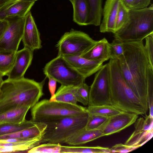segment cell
<instances>
[{
    "label": "cell",
    "mask_w": 153,
    "mask_h": 153,
    "mask_svg": "<svg viewBox=\"0 0 153 153\" xmlns=\"http://www.w3.org/2000/svg\"><path fill=\"white\" fill-rule=\"evenodd\" d=\"M124 52L117 59L126 82L141 103L148 108L147 73L149 65L143 40L123 42Z\"/></svg>",
    "instance_id": "6da1fadb"
},
{
    "label": "cell",
    "mask_w": 153,
    "mask_h": 153,
    "mask_svg": "<svg viewBox=\"0 0 153 153\" xmlns=\"http://www.w3.org/2000/svg\"><path fill=\"white\" fill-rule=\"evenodd\" d=\"M45 81L39 82L24 77L3 81L0 87V114L23 105L33 106L44 95Z\"/></svg>",
    "instance_id": "7a4b0ae2"
},
{
    "label": "cell",
    "mask_w": 153,
    "mask_h": 153,
    "mask_svg": "<svg viewBox=\"0 0 153 153\" xmlns=\"http://www.w3.org/2000/svg\"><path fill=\"white\" fill-rule=\"evenodd\" d=\"M109 66L111 105L125 112L138 115L147 111L127 83L121 71L118 60L110 58Z\"/></svg>",
    "instance_id": "3957f363"
},
{
    "label": "cell",
    "mask_w": 153,
    "mask_h": 153,
    "mask_svg": "<svg viewBox=\"0 0 153 153\" xmlns=\"http://www.w3.org/2000/svg\"><path fill=\"white\" fill-rule=\"evenodd\" d=\"M153 33V5L129 10L126 23L114 33L115 38L123 42L143 40Z\"/></svg>",
    "instance_id": "277c9868"
},
{
    "label": "cell",
    "mask_w": 153,
    "mask_h": 153,
    "mask_svg": "<svg viewBox=\"0 0 153 153\" xmlns=\"http://www.w3.org/2000/svg\"><path fill=\"white\" fill-rule=\"evenodd\" d=\"M88 117V112L79 116L64 117L45 122L47 126L41 143H66L73 135L85 128Z\"/></svg>",
    "instance_id": "5b68a950"
},
{
    "label": "cell",
    "mask_w": 153,
    "mask_h": 153,
    "mask_svg": "<svg viewBox=\"0 0 153 153\" xmlns=\"http://www.w3.org/2000/svg\"><path fill=\"white\" fill-rule=\"evenodd\" d=\"M31 108V120L42 123L64 117L79 116L88 113L87 108L77 104L51 101L46 99L39 101Z\"/></svg>",
    "instance_id": "8992f818"
},
{
    "label": "cell",
    "mask_w": 153,
    "mask_h": 153,
    "mask_svg": "<svg viewBox=\"0 0 153 153\" xmlns=\"http://www.w3.org/2000/svg\"><path fill=\"white\" fill-rule=\"evenodd\" d=\"M43 71L47 77L52 78L64 86L78 87L85 82L86 79L59 55L47 63Z\"/></svg>",
    "instance_id": "52a82bcc"
},
{
    "label": "cell",
    "mask_w": 153,
    "mask_h": 153,
    "mask_svg": "<svg viewBox=\"0 0 153 153\" xmlns=\"http://www.w3.org/2000/svg\"><path fill=\"white\" fill-rule=\"evenodd\" d=\"M96 41L85 32L71 30L65 33L56 44L58 55L81 56Z\"/></svg>",
    "instance_id": "ba28073f"
},
{
    "label": "cell",
    "mask_w": 153,
    "mask_h": 153,
    "mask_svg": "<svg viewBox=\"0 0 153 153\" xmlns=\"http://www.w3.org/2000/svg\"><path fill=\"white\" fill-rule=\"evenodd\" d=\"M111 105L109 66L108 63L97 72L90 87L88 106Z\"/></svg>",
    "instance_id": "9c48e42d"
},
{
    "label": "cell",
    "mask_w": 153,
    "mask_h": 153,
    "mask_svg": "<svg viewBox=\"0 0 153 153\" xmlns=\"http://www.w3.org/2000/svg\"><path fill=\"white\" fill-rule=\"evenodd\" d=\"M6 19L8 25L0 40V51L16 52L23 37L25 17Z\"/></svg>",
    "instance_id": "30bf717a"
},
{
    "label": "cell",
    "mask_w": 153,
    "mask_h": 153,
    "mask_svg": "<svg viewBox=\"0 0 153 153\" xmlns=\"http://www.w3.org/2000/svg\"><path fill=\"white\" fill-rule=\"evenodd\" d=\"M134 124L135 129L125 144L138 148L150 139L153 134V117H140Z\"/></svg>",
    "instance_id": "8fae6325"
},
{
    "label": "cell",
    "mask_w": 153,
    "mask_h": 153,
    "mask_svg": "<svg viewBox=\"0 0 153 153\" xmlns=\"http://www.w3.org/2000/svg\"><path fill=\"white\" fill-rule=\"evenodd\" d=\"M138 114L123 111L108 118L102 127L104 136L118 133L131 125L136 121Z\"/></svg>",
    "instance_id": "7c38bea8"
},
{
    "label": "cell",
    "mask_w": 153,
    "mask_h": 153,
    "mask_svg": "<svg viewBox=\"0 0 153 153\" xmlns=\"http://www.w3.org/2000/svg\"><path fill=\"white\" fill-rule=\"evenodd\" d=\"M22 40L24 47L33 51L40 49L42 47L40 34L30 11L25 17Z\"/></svg>",
    "instance_id": "4fadbf2b"
},
{
    "label": "cell",
    "mask_w": 153,
    "mask_h": 153,
    "mask_svg": "<svg viewBox=\"0 0 153 153\" xmlns=\"http://www.w3.org/2000/svg\"><path fill=\"white\" fill-rule=\"evenodd\" d=\"M33 52L25 47L17 51L13 65L7 75L8 79L15 80L24 77L26 71L31 64Z\"/></svg>",
    "instance_id": "5bb4252c"
},
{
    "label": "cell",
    "mask_w": 153,
    "mask_h": 153,
    "mask_svg": "<svg viewBox=\"0 0 153 153\" xmlns=\"http://www.w3.org/2000/svg\"><path fill=\"white\" fill-rule=\"evenodd\" d=\"M62 56L86 79L96 73L103 65L102 62L88 59L81 56Z\"/></svg>",
    "instance_id": "9a60e30c"
},
{
    "label": "cell",
    "mask_w": 153,
    "mask_h": 153,
    "mask_svg": "<svg viewBox=\"0 0 153 153\" xmlns=\"http://www.w3.org/2000/svg\"><path fill=\"white\" fill-rule=\"evenodd\" d=\"M120 0H106L102 14L103 18L100 25V31L101 33L115 32V23Z\"/></svg>",
    "instance_id": "2e32d148"
},
{
    "label": "cell",
    "mask_w": 153,
    "mask_h": 153,
    "mask_svg": "<svg viewBox=\"0 0 153 153\" xmlns=\"http://www.w3.org/2000/svg\"><path fill=\"white\" fill-rule=\"evenodd\" d=\"M35 2L14 0L0 9V20L15 17H25Z\"/></svg>",
    "instance_id": "e0dca14e"
},
{
    "label": "cell",
    "mask_w": 153,
    "mask_h": 153,
    "mask_svg": "<svg viewBox=\"0 0 153 153\" xmlns=\"http://www.w3.org/2000/svg\"><path fill=\"white\" fill-rule=\"evenodd\" d=\"M110 43L104 38L97 41L95 44L81 56L86 59L102 62L110 59L111 56Z\"/></svg>",
    "instance_id": "ac0fdd59"
},
{
    "label": "cell",
    "mask_w": 153,
    "mask_h": 153,
    "mask_svg": "<svg viewBox=\"0 0 153 153\" xmlns=\"http://www.w3.org/2000/svg\"><path fill=\"white\" fill-rule=\"evenodd\" d=\"M45 123L36 122L32 126L10 134L0 135V139H29L42 137L47 128Z\"/></svg>",
    "instance_id": "d6986e66"
},
{
    "label": "cell",
    "mask_w": 153,
    "mask_h": 153,
    "mask_svg": "<svg viewBox=\"0 0 153 153\" xmlns=\"http://www.w3.org/2000/svg\"><path fill=\"white\" fill-rule=\"evenodd\" d=\"M104 136L101 129L87 130L82 129L74 134L66 143L71 146L82 145Z\"/></svg>",
    "instance_id": "ffe728a7"
},
{
    "label": "cell",
    "mask_w": 153,
    "mask_h": 153,
    "mask_svg": "<svg viewBox=\"0 0 153 153\" xmlns=\"http://www.w3.org/2000/svg\"><path fill=\"white\" fill-rule=\"evenodd\" d=\"M42 137L29 139L18 142H3L0 141V147L2 153L27 152V151L41 143Z\"/></svg>",
    "instance_id": "44dd1931"
},
{
    "label": "cell",
    "mask_w": 153,
    "mask_h": 153,
    "mask_svg": "<svg viewBox=\"0 0 153 153\" xmlns=\"http://www.w3.org/2000/svg\"><path fill=\"white\" fill-rule=\"evenodd\" d=\"M73 8V20L81 26L87 25L89 14L87 0H69Z\"/></svg>",
    "instance_id": "7402d4cb"
},
{
    "label": "cell",
    "mask_w": 153,
    "mask_h": 153,
    "mask_svg": "<svg viewBox=\"0 0 153 153\" xmlns=\"http://www.w3.org/2000/svg\"><path fill=\"white\" fill-rule=\"evenodd\" d=\"M31 108L23 105L0 114V123H20L25 120L26 115Z\"/></svg>",
    "instance_id": "603a6c76"
},
{
    "label": "cell",
    "mask_w": 153,
    "mask_h": 153,
    "mask_svg": "<svg viewBox=\"0 0 153 153\" xmlns=\"http://www.w3.org/2000/svg\"><path fill=\"white\" fill-rule=\"evenodd\" d=\"M76 87L61 85L49 101H58L77 105V101L75 96Z\"/></svg>",
    "instance_id": "cb8c5ba5"
},
{
    "label": "cell",
    "mask_w": 153,
    "mask_h": 153,
    "mask_svg": "<svg viewBox=\"0 0 153 153\" xmlns=\"http://www.w3.org/2000/svg\"><path fill=\"white\" fill-rule=\"evenodd\" d=\"M89 7V14L87 25L100 26L102 15V0H87Z\"/></svg>",
    "instance_id": "d4e9b609"
},
{
    "label": "cell",
    "mask_w": 153,
    "mask_h": 153,
    "mask_svg": "<svg viewBox=\"0 0 153 153\" xmlns=\"http://www.w3.org/2000/svg\"><path fill=\"white\" fill-rule=\"evenodd\" d=\"M110 153V149L100 146L95 147L65 146L61 145L60 153Z\"/></svg>",
    "instance_id": "484cf974"
},
{
    "label": "cell",
    "mask_w": 153,
    "mask_h": 153,
    "mask_svg": "<svg viewBox=\"0 0 153 153\" xmlns=\"http://www.w3.org/2000/svg\"><path fill=\"white\" fill-rule=\"evenodd\" d=\"M87 109L89 114L108 117L123 111L111 105L88 106Z\"/></svg>",
    "instance_id": "4316f807"
},
{
    "label": "cell",
    "mask_w": 153,
    "mask_h": 153,
    "mask_svg": "<svg viewBox=\"0 0 153 153\" xmlns=\"http://www.w3.org/2000/svg\"><path fill=\"white\" fill-rule=\"evenodd\" d=\"M36 122L32 120H25L20 123H0V135L18 131L30 127L35 125Z\"/></svg>",
    "instance_id": "83f0119b"
},
{
    "label": "cell",
    "mask_w": 153,
    "mask_h": 153,
    "mask_svg": "<svg viewBox=\"0 0 153 153\" xmlns=\"http://www.w3.org/2000/svg\"><path fill=\"white\" fill-rule=\"evenodd\" d=\"M16 52L0 51V73L7 75L14 63Z\"/></svg>",
    "instance_id": "f1b7e54d"
},
{
    "label": "cell",
    "mask_w": 153,
    "mask_h": 153,
    "mask_svg": "<svg viewBox=\"0 0 153 153\" xmlns=\"http://www.w3.org/2000/svg\"><path fill=\"white\" fill-rule=\"evenodd\" d=\"M36 146L28 150V153H60L61 145L45 143Z\"/></svg>",
    "instance_id": "f546056e"
},
{
    "label": "cell",
    "mask_w": 153,
    "mask_h": 153,
    "mask_svg": "<svg viewBox=\"0 0 153 153\" xmlns=\"http://www.w3.org/2000/svg\"><path fill=\"white\" fill-rule=\"evenodd\" d=\"M147 82L149 115L153 117V68L149 65L147 70Z\"/></svg>",
    "instance_id": "4dcf8cb0"
},
{
    "label": "cell",
    "mask_w": 153,
    "mask_h": 153,
    "mask_svg": "<svg viewBox=\"0 0 153 153\" xmlns=\"http://www.w3.org/2000/svg\"><path fill=\"white\" fill-rule=\"evenodd\" d=\"M109 117L89 113V117L85 128L87 130L101 129Z\"/></svg>",
    "instance_id": "1f68e13d"
},
{
    "label": "cell",
    "mask_w": 153,
    "mask_h": 153,
    "mask_svg": "<svg viewBox=\"0 0 153 153\" xmlns=\"http://www.w3.org/2000/svg\"><path fill=\"white\" fill-rule=\"evenodd\" d=\"M90 87L85 82L76 87L75 96L78 102L84 105H88Z\"/></svg>",
    "instance_id": "d6a6232c"
},
{
    "label": "cell",
    "mask_w": 153,
    "mask_h": 153,
    "mask_svg": "<svg viewBox=\"0 0 153 153\" xmlns=\"http://www.w3.org/2000/svg\"><path fill=\"white\" fill-rule=\"evenodd\" d=\"M129 14V10L124 6L120 0L116 19L115 32L126 23L128 19Z\"/></svg>",
    "instance_id": "836d02e7"
},
{
    "label": "cell",
    "mask_w": 153,
    "mask_h": 153,
    "mask_svg": "<svg viewBox=\"0 0 153 153\" xmlns=\"http://www.w3.org/2000/svg\"><path fill=\"white\" fill-rule=\"evenodd\" d=\"M110 44L111 51L110 58L117 59L123 55L124 52L123 42L114 38Z\"/></svg>",
    "instance_id": "e575fe53"
},
{
    "label": "cell",
    "mask_w": 153,
    "mask_h": 153,
    "mask_svg": "<svg viewBox=\"0 0 153 153\" xmlns=\"http://www.w3.org/2000/svg\"><path fill=\"white\" fill-rule=\"evenodd\" d=\"M145 39L144 51L147 57L149 65L153 68V33L147 36Z\"/></svg>",
    "instance_id": "d590c367"
},
{
    "label": "cell",
    "mask_w": 153,
    "mask_h": 153,
    "mask_svg": "<svg viewBox=\"0 0 153 153\" xmlns=\"http://www.w3.org/2000/svg\"><path fill=\"white\" fill-rule=\"evenodd\" d=\"M137 149L136 148L128 146L122 143L115 145L111 149V153H127L131 152Z\"/></svg>",
    "instance_id": "8d00e7d4"
},
{
    "label": "cell",
    "mask_w": 153,
    "mask_h": 153,
    "mask_svg": "<svg viewBox=\"0 0 153 153\" xmlns=\"http://www.w3.org/2000/svg\"><path fill=\"white\" fill-rule=\"evenodd\" d=\"M151 0H134L132 9H139L148 7Z\"/></svg>",
    "instance_id": "74e56055"
},
{
    "label": "cell",
    "mask_w": 153,
    "mask_h": 153,
    "mask_svg": "<svg viewBox=\"0 0 153 153\" xmlns=\"http://www.w3.org/2000/svg\"><path fill=\"white\" fill-rule=\"evenodd\" d=\"M48 78L49 79L48 84L49 89L51 95V97H52L55 94L57 81L52 78L49 77Z\"/></svg>",
    "instance_id": "f35d334b"
},
{
    "label": "cell",
    "mask_w": 153,
    "mask_h": 153,
    "mask_svg": "<svg viewBox=\"0 0 153 153\" xmlns=\"http://www.w3.org/2000/svg\"><path fill=\"white\" fill-rule=\"evenodd\" d=\"M9 22L7 19L0 22V40L8 25Z\"/></svg>",
    "instance_id": "ab89813d"
},
{
    "label": "cell",
    "mask_w": 153,
    "mask_h": 153,
    "mask_svg": "<svg viewBox=\"0 0 153 153\" xmlns=\"http://www.w3.org/2000/svg\"><path fill=\"white\" fill-rule=\"evenodd\" d=\"M134 0H121L124 6L129 10L131 9Z\"/></svg>",
    "instance_id": "60d3db41"
},
{
    "label": "cell",
    "mask_w": 153,
    "mask_h": 153,
    "mask_svg": "<svg viewBox=\"0 0 153 153\" xmlns=\"http://www.w3.org/2000/svg\"><path fill=\"white\" fill-rule=\"evenodd\" d=\"M14 0H0V9L8 4Z\"/></svg>",
    "instance_id": "b9f144b4"
},
{
    "label": "cell",
    "mask_w": 153,
    "mask_h": 153,
    "mask_svg": "<svg viewBox=\"0 0 153 153\" xmlns=\"http://www.w3.org/2000/svg\"><path fill=\"white\" fill-rule=\"evenodd\" d=\"M3 76V75L0 73V87L3 81V80L2 77Z\"/></svg>",
    "instance_id": "7bdbcfd3"
},
{
    "label": "cell",
    "mask_w": 153,
    "mask_h": 153,
    "mask_svg": "<svg viewBox=\"0 0 153 153\" xmlns=\"http://www.w3.org/2000/svg\"><path fill=\"white\" fill-rule=\"evenodd\" d=\"M22 1H33L35 2L37 0H21Z\"/></svg>",
    "instance_id": "ee69618b"
},
{
    "label": "cell",
    "mask_w": 153,
    "mask_h": 153,
    "mask_svg": "<svg viewBox=\"0 0 153 153\" xmlns=\"http://www.w3.org/2000/svg\"><path fill=\"white\" fill-rule=\"evenodd\" d=\"M1 90L0 89V98L1 97Z\"/></svg>",
    "instance_id": "f6af8a7d"
},
{
    "label": "cell",
    "mask_w": 153,
    "mask_h": 153,
    "mask_svg": "<svg viewBox=\"0 0 153 153\" xmlns=\"http://www.w3.org/2000/svg\"><path fill=\"white\" fill-rule=\"evenodd\" d=\"M1 21H2V20H0V22Z\"/></svg>",
    "instance_id": "bcb514c9"
}]
</instances>
